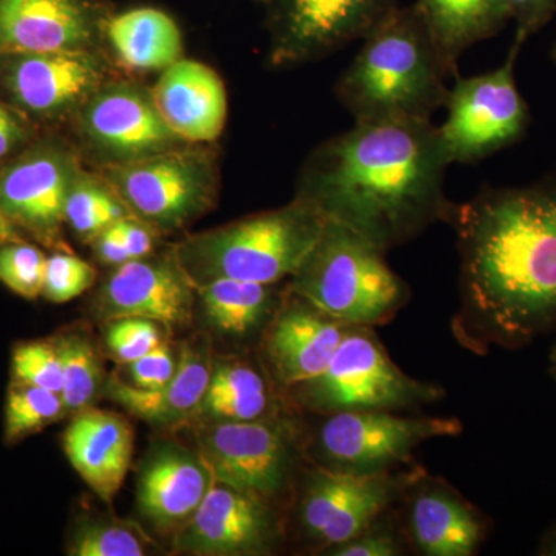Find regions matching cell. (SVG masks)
Masks as SVG:
<instances>
[{
    "mask_svg": "<svg viewBox=\"0 0 556 556\" xmlns=\"http://www.w3.org/2000/svg\"><path fill=\"white\" fill-rule=\"evenodd\" d=\"M457 345L477 356L521 350L556 328V181L486 189L455 204Z\"/></svg>",
    "mask_w": 556,
    "mask_h": 556,
    "instance_id": "obj_1",
    "label": "cell"
},
{
    "mask_svg": "<svg viewBox=\"0 0 556 556\" xmlns=\"http://www.w3.org/2000/svg\"><path fill=\"white\" fill-rule=\"evenodd\" d=\"M450 166L431 119L354 121L314 153L298 199L380 251L447 223Z\"/></svg>",
    "mask_w": 556,
    "mask_h": 556,
    "instance_id": "obj_2",
    "label": "cell"
},
{
    "mask_svg": "<svg viewBox=\"0 0 556 556\" xmlns=\"http://www.w3.org/2000/svg\"><path fill=\"white\" fill-rule=\"evenodd\" d=\"M336 93L354 121L430 119L457 75L416 3L397 7L365 36Z\"/></svg>",
    "mask_w": 556,
    "mask_h": 556,
    "instance_id": "obj_3",
    "label": "cell"
},
{
    "mask_svg": "<svg viewBox=\"0 0 556 556\" xmlns=\"http://www.w3.org/2000/svg\"><path fill=\"white\" fill-rule=\"evenodd\" d=\"M325 225L327 218L313 204L295 199L288 206L189 237L172 255L193 288L217 278L278 285L298 273Z\"/></svg>",
    "mask_w": 556,
    "mask_h": 556,
    "instance_id": "obj_4",
    "label": "cell"
},
{
    "mask_svg": "<svg viewBox=\"0 0 556 556\" xmlns=\"http://www.w3.org/2000/svg\"><path fill=\"white\" fill-rule=\"evenodd\" d=\"M285 289L350 327L390 324L412 299L404 278L388 265L386 252L329 219Z\"/></svg>",
    "mask_w": 556,
    "mask_h": 556,
    "instance_id": "obj_5",
    "label": "cell"
},
{
    "mask_svg": "<svg viewBox=\"0 0 556 556\" xmlns=\"http://www.w3.org/2000/svg\"><path fill=\"white\" fill-rule=\"evenodd\" d=\"M288 393L302 412L316 416L402 412L437 404L447 394L444 387L402 371L371 327H351L328 367Z\"/></svg>",
    "mask_w": 556,
    "mask_h": 556,
    "instance_id": "obj_6",
    "label": "cell"
},
{
    "mask_svg": "<svg viewBox=\"0 0 556 556\" xmlns=\"http://www.w3.org/2000/svg\"><path fill=\"white\" fill-rule=\"evenodd\" d=\"M318 417L306 433V457L314 466L350 475L388 473L412 466L420 444L456 438L464 430L457 417L399 416L387 409Z\"/></svg>",
    "mask_w": 556,
    "mask_h": 556,
    "instance_id": "obj_7",
    "label": "cell"
},
{
    "mask_svg": "<svg viewBox=\"0 0 556 556\" xmlns=\"http://www.w3.org/2000/svg\"><path fill=\"white\" fill-rule=\"evenodd\" d=\"M201 459L215 481L278 506L291 493L306 431L287 409L247 422H207L199 431Z\"/></svg>",
    "mask_w": 556,
    "mask_h": 556,
    "instance_id": "obj_8",
    "label": "cell"
},
{
    "mask_svg": "<svg viewBox=\"0 0 556 556\" xmlns=\"http://www.w3.org/2000/svg\"><path fill=\"white\" fill-rule=\"evenodd\" d=\"M422 466L378 475H350L309 464L300 475L295 522L300 536L317 554L361 532L387 508L397 506Z\"/></svg>",
    "mask_w": 556,
    "mask_h": 556,
    "instance_id": "obj_9",
    "label": "cell"
},
{
    "mask_svg": "<svg viewBox=\"0 0 556 556\" xmlns=\"http://www.w3.org/2000/svg\"><path fill=\"white\" fill-rule=\"evenodd\" d=\"M521 43L514 42L503 67L459 78L450 89L447 119L438 127L450 164H471L508 148L525 135L529 110L515 80Z\"/></svg>",
    "mask_w": 556,
    "mask_h": 556,
    "instance_id": "obj_10",
    "label": "cell"
},
{
    "mask_svg": "<svg viewBox=\"0 0 556 556\" xmlns=\"http://www.w3.org/2000/svg\"><path fill=\"white\" fill-rule=\"evenodd\" d=\"M112 188L146 225L177 229L199 217L214 195L207 161L192 153L167 152L115 167Z\"/></svg>",
    "mask_w": 556,
    "mask_h": 556,
    "instance_id": "obj_11",
    "label": "cell"
},
{
    "mask_svg": "<svg viewBox=\"0 0 556 556\" xmlns=\"http://www.w3.org/2000/svg\"><path fill=\"white\" fill-rule=\"evenodd\" d=\"M283 538L277 507L247 490L212 481L195 514L177 533L181 554L262 556Z\"/></svg>",
    "mask_w": 556,
    "mask_h": 556,
    "instance_id": "obj_12",
    "label": "cell"
},
{
    "mask_svg": "<svg viewBox=\"0 0 556 556\" xmlns=\"http://www.w3.org/2000/svg\"><path fill=\"white\" fill-rule=\"evenodd\" d=\"M274 3V58H321L364 39L401 0H269Z\"/></svg>",
    "mask_w": 556,
    "mask_h": 556,
    "instance_id": "obj_13",
    "label": "cell"
},
{
    "mask_svg": "<svg viewBox=\"0 0 556 556\" xmlns=\"http://www.w3.org/2000/svg\"><path fill=\"white\" fill-rule=\"evenodd\" d=\"M412 554L473 556L489 536L490 519L447 479L422 468L399 501Z\"/></svg>",
    "mask_w": 556,
    "mask_h": 556,
    "instance_id": "obj_14",
    "label": "cell"
},
{
    "mask_svg": "<svg viewBox=\"0 0 556 556\" xmlns=\"http://www.w3.org/2000/svg\"><path fill=\"white\" fill-rule=\"evenodd\" d=\"M350 325L285 289L262 336L263 362L280 390L291 391L328 367Z\"/></svg>",
    "mask_w": 556,
    "mask_h": 556,
    "instance_id": "obj_15",
    "label": "cell"
},
{
    "mask_svg": "<svg viewBox=\"0 0 556 556\" xmlns=\"http://www.w3.org/2000/svg\"><path fill=\"white\" fill-rule=\"evenodd\" d=\"M195 288L177 260L137 258L118 266L102 287L98 309L108 320L146 318L161 327H188Z\"/></svg>",
    "mask_w": 556,
    "mask_h": 556,
    "instance_id": "obj_16",
    "label": "cell"
},
{
    "mask_svg": "<svg viewBox=\"0 0 556 556\" xmlns=\"http://www.w3.org/2000/svg\"><path fill=\"white\" fill-rule=\"evenodd\" d=\"M75 163L54 148L30 150L0 174V208L43 243L60 240Z\"/></svg>",
    "mask_w": 556,
    "mask_h": 556,
    "instance_id": "obj_17",
    "label": "cell"
},
{
    "mask_svg": "<svg viewBox=\"0 0 556 556\" xmlns=\"http://www.w3.org/2000/svg\"><path fill=\"white\" fill-rule=\"evenodd\" d=\"M84 127L98 148L124 163L167 152L179 139L152 97L129 86L98 91L84 113Z\"/></svg>",
    "mask_w": 556,
    "mask_h": 556,
    "instance_id": "obj_18",
    "label": "cell"
},
{
    "mask_svg": "<svg viewBox=\"0 0 556 556\" xmlns=\"http://www.w3.org/2000/svg\"><path fill=\"white\" fill-rule=\"evenodd\" d=\"M98 22L93 0H0V51L17 56L84 50Z\"/></svg>",
    "mask_w": 556,
    "mask_h": 556,
    "instance_id": "obj_19",
    "label": "cell"
},
{
    "mask_svg": "<svg viewBox=\"0 0 556 556\" xmlns=\"http://www.w3.org/2000/svg\"><path fill=\"white\" fill-rule=\"evenodd\" d=\"M134 447V428L123 416L105 409H80L64 433L70 464L94 495L108 504L126 481Z\"/></svg>",
    "mask_w": 556,
    "mask_h": 556,
    "instance_id": "obj_20",
    "label": "cell"
},
{
    "mask_svg": "<svg viewBox=\"0 0 556 556\" xmlns=\"http://www.w3.org/2000/svg\"><path fill=\"white\" fill-rule=\"evenodd\" d=\"M100 80V67L84 50L17 54L7 73L14 101L36 115H58L86 100Z\"/></svg>",
    "mask_w": 556,
    "mask_h": 556,
    "instance_id": "obj_21",
    "label": "cell"
},
{
    "mask_svg": "<svg viewBox=\"0 0 556 556\" xmlns=\"http://www.w3.org/2000/svg\"><path fill=\"white\" fill-rule=\"evenodd\" d=\"M152 100L179 139L214 141L225 129V84L214 70L199 61L179 60L164 70Z\"/></svg>",
    "mask_w": 556,
    "mask_h": 556,
    "instance_id": "obj_22",
    "label": "cell"
},
{
    "mask_svg": "<svg viewBox=\"0 0 556 556\" xmlns=\"http://www.w3.org/2000/svg\"><path fill=\"white\" fill-rule=\"evenodd\" d=\"M212 481L200 455L175 445L156 448L139 473V510L161 532L179 530L195 514Z\"/></svg>",
    "mask_w": 556,
    "mask_h": 556,
    "instance_id": "obj_23",
    "label": "cell"
},
{
    "mask_svg": "<svg viewBox=\"0 0 556 556\" xmlns=\"http://www.w3.org/2000/svg\"><path fill=\"white\" fill-rule=\"evenodd\" d=\"M212 368L214 362L206 343L201 340L188 342L179 351L177 371L166 386L150 391L112 379L108 394L130 415L146 422L177 426L195 415L206 396Z\"/></svg>",
    "mask_w": 556,
    "mask_h": 556,
    "instance_id": "obj_24",
    "label": "cell"
},
{
    "mask_svg": "<svg viewBox=\"0 0 556 556\" xmlns=\"http://www.w3.org/2000/svg\"><path fill=\"white\" fill-rule=\"evenodd\" d=\"M204 316L218 334L236 340L263 336L283 299L277 285L217 278L195 288Z\"/></svg>",
    "mask_w": 556,
    "mask_h": 556,
    "instance_id": "obj_25",
    "label": "cell"
},
{
    "mask_svg": "<svg viewBox=\"0 0 556 556\" xmlns=\"http://www.w3.org/2000/svg\"><path fill=\"white\" fill-rule=\"evenodd\" d=\"M105 33L121 64L131 70H166L181 60V31L164 11H124L108 22Z\"/></svg>",
    "mask_w": 556,
    "mask_h": 556,
    "instance_id": "obj_26",
    "label": "cell"
},
{
    "mask_svg": "<svg viewBox=\"0 0 556 556\" xmlns=\"http://www.w3.org/2000/svg\"><path fill=\"white\" fill-rule=\"evenodd\" d=\"M445 60L457 68L464 51L496 36L508 16L503 0H416Z\"/></svg>",
    "mask_w": 556,
    "mask_h": 556,
    "instance_id": "obj_27",
    "label": "cell"
},
{
    "mask_svg": "<svg viewBox=\"0 0 556 556\" xmlns=\"http://www.w3.org/2000/svg\"><path fill=\"white\" fill-rule=\"evenodd\" d=\"M118 193L97 179L76 172L65 200V223L79 237L93 240L119 219L131 217Z\"/></svg>",
    "mask_w": 556,
    "mask_h": 556,
    "instance_id": "obj_28",
    "label": "cell"
},
{
    "mask_svg": "<svg viewBox=\"0 0 556 556\" xmlns=\"http://www.w3.org/2000/svg\"><path fill=\"white\" fill-rule=\"evenodd\" d=\"M62 358V391L67 413L89 408L102 382L97 351L86 336L72 332L54 340Z\"/></svg>",
    "mask_w": 556,
    "mask_h": 556,
    "instance_id": "obj_29",
    "label": "cell"
},
{
    "mask_svg": "<svg viewBox=\"0 0 556 556\" xmlns=\"http://www.w3.org/2000/svg\"><path fill=\"white\" fill-rule=\"evenodd\" d=\"M67 413L60 393L13 382L5 405V441L17 442L58 422Z\"/></svg>",
    "mask_w": 556,
    "mask_h": 556,
    "instance_id": "obj_30",
    "label": "cell"
},
{
    "mask_svg": "<svg viewBox=\"0 0 556 556\" xmlns=\"http://www.w3.org/2000/svg\"><path fill=\"white\" fill-rule=\"evenodd\" d=\"M68 554L73 556H142L144 538L123 522L86 521L73 533Z\"/></svg>",
    "mask_w": 556,
    "mask_h": 556,
    "instance_id": "obj_31",
    "label": "cell"
},
{
    "mask_svg": "<svg viewBox=\"0 0 556 556\" xmlns=\"http://www.w3.org/2000/svg\"><path fill=\"white\" fill-rule=\"evenodd\" d=\"M412 554L397 506L372 519L361 532L338 546L324 552L325 556H404Z\"/></svg>",
    "mask_w": 556,
    "mask_h": 556,
    "instance_id": "obj_32",
    "label": "cell"
},
{
    "mask_svg": "<svg viewBox=\"0 0 556 556\" xmlns=\"http://www.w3.org/2000/svg\"><path fill=\"white\" fill-rule=\"evenodd\" d=\"M47 257L39 248L24 241L0 247V281L22 299L42 295Z\"/></svg>",
    "mask_w": 556,
    "mask_h": 556,
    "instance_id": "obj_33",
    "label": "cell"
},
{
    "mask_svg": "<svg viewBox=\"0 0 556 556\" xmlns=\"http://www.w3.org/2000/svg\"><path fill=\"white\" fill-rule=\"evenodd\" d=\"M13 382L62 391V358L56 342H28L14 348L11 358Z\"/></svg>",
    "mask_w": 556,
    "mask_h": 556,
    "instance_id": "obj_34",
    "label": "cell"
},
{
    "mask_svg": "<svg viewBox=\"0 0 556 556\" xmlns=\"http://www.w3.org/2000/svg\"><path fill=\"white\" fill-rule=\"evenodd\" d=\"M97 280V270L86 260L56 252L47 258L42 295L51 303H67L89 291Z\"/></svg>",
    "mask_w": 556,
    "mask_h": 556,
    "instance_id": "obj_35",
    "label": "cell"
},
{
    "mask_svg": "<svg viewBox=\"0 0 556 556\" xmlns=\"http://www.w3.org/2000/svg\"><path fill=\"white\" fill-rule=\"evenodd\" d=\"M161 325L146 318L110 320L105 343L119 365L131 364L164 342Z\"/></svg>",
    "mask_w": 556,
    "mask_h": 556,
    "instance_id": "obj_36",
    "label": "cell"
},
{
    "mask_svg": "<svg viewBox=\"0 0 556 556\" xmlns=\"http://www.w3.org/2000/svg\"><path fill=\"white\" fill-rule=\"evenodd\" d=\"M266 376L262 375L254 365L240 358L214 362L211 382L204 399L217 397H249L257 394H269Z\"/></svg>",
    "mask_w": 556,
    "mask_h": 556,
    "instance_id": "obj_37",
    "label": "cell"
},
{
    "mask_svg": "<svg viewBox=\"0 0 556 556\" xmlns=\"http://www.w3.org/2000/svg\"><path fill=\"white\" fill-rule=\"evenodd\" d=\"M177 365L178 358L175 357L169 343L163 342L126 367L129 369L130 386L152 391L166 386L174 378Z\"/></svg>",
    "mask_w": 556,
    "mask_h": 556,
    "instance_id": "obj_38",
    "label": "cell"
},
{
    "mask_svg": "<svg viewBox=\"0 0 556 556\" xmlns=\"http://www.w3.org/2000/svg\"><path fill=\"white\" fill-rule=\"evenodd\" d=\"M508 16L517 24L515 42L525 43L529 36L535 35L554 20L556 0H503Z\"/></svg>",
    "mask_w": 556,
    "mask_h": 556,
    "instance_id": "obj_39",
    "label": "cell"
},
{
    "mask_svg": "<svg viewBox=\"0 0 556 556\" xmlns=\"http://www.w3.org/2000/svg\"><path fill=\"white\" fill-rule=\"evenodd\" d=\"M113 226L118 230L127 251L130 252L131 258H144L152 254L153 236L144 222L127 217L113 223Z\"/></svg>",
    "mask_w": 556,
    "mask_h": 556,
    "instance_id": "obj_40",
    "label": "cell"
},
{
    "mask_svg": "<svg viewBox=\"0 0 556 556\" xmlns=\"http://www.w3.org/2000/svg\"><path fill=\"white\" fill-rule=\"evenodd\" d=\"M94 252H97L98 258L101 260L104 265L118 266L124 263L130 262L131 255L127 251L126 244L115 229V226H109L108 229L102 230L93 239Z\"/></svg>",
    "mask_w": 556,
    "mask_h": 556,
    "instance_id": "obj_41",
    "label": "cell"
},
{
    "mask_svg": "<svg viewBox=\"0 0 556 556\" xmlns=\"http://www.w3.org/2000/svg\"><path fill=\"white\" fill-rule=\"evenodd\" d=\"M24 138L25 130L21 121L0 102V160L9 156Z\"/></svg>",
    "mask_w": 556,
    "mask_h": 556,
    "instance_id": "obj_42",
    "label": "cell"
},
{
    "mask_svg": "<svg viewBox=\"0 0 556 556\" xmlns=\"http://www.w3.org/2000/svg\"><path fill=\"white\" fill-rule=\"evenodd\" d=\"M13 241H21L20 233H17V226L14 225L13 219L7 217L0 208V247Z\"/></svg>",
    "mask_w": 556,
    "mask_h": 556,
    "instance_id": "obj_43",
    "label": "cell"
},
{
    "mask_svg": "<svg viewBox=\"0 0 556 556\" xmlns=\"http://www.w3.org/2000/svg\"><path fill=\"white\" fill-rule=\"evenodd\" d=\"M536 555L556 556V525L548 527L536 546Z\"/></svg>",
    "mask_w": 556,
    "mask_h": 556,
    "instance_id": "obj_44",
    "label": "cell"
},
{
    "mask_svg": "<svg viewBox=\"0 0 556 556\" xmlns=\"http://www.w3.org/2000/svg\"><path fill=\"white\" fill-rule=\"evenodd\" d=\"M548 376L556 383V345L552 348L551 356H548Z\"/></svg>",
    "mask_w": 556,
    "mask_h": 556,
    "instance_id": "obj_45",
    "label": "cell"
},
{
    "mask_svg": "<svg viewBox=\"0 0 556 556\" xmlns=\"http://www.w3.org/2000/svg\"><path fill=\"white\" fill-rule=\"evenodd\" d=\"M554 56H555V60H556V47H555V51H554Z\"/></svg>",
    "mask_w": 556,
    "mask_h": 556,
    "instance_id": "obj_46",
    "label": "cell"
},
{
    "mask_svg": "<svg viewBox=\"0 0 556 556\" xmlns=\"http://www.w3.org/2000/svg\"><path fill=\"white\" fill-rule=\"evenodd\" d=\"M263 2H269V0H263Z\"/></svg>",
    "mask_w": 556,
    "mask_h": 556,
    "instance_id": "obj_47",
    "label": "cell"
}]
</instances>
